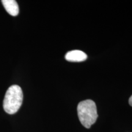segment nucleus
Segmentation results:
<instances>
[{
  "mask_svg": "<svg viewBox=\"0 0 132 132\" xmlns=\"http://www.w3.org/2000/svg\"><path fill=\"white\" fill-rule=\"evenodd\" d=\"M23 95L21 88L18 85L9 87L3 101V108L9 114H14L19 111L22 105Z\"/></svg>",
  "mask_w": 132,
  "mask_h": 132,
  "instance_id": "nucleus-1",
  "label": "nucleus"
},
{
  "mask_svg": "<svg viewBox=\"0 0 132 132\" xmlns=\"http://www.w3.org/2000/svg\"><path fill=\"white\" fill-rule=\"evenodd\" d=\"M87 54L81 50H72L67 52L65 58L67 61L70 62H81L87 59Z\"/></svg>",
  "mask_w": 132,
  "mask_h": 132,
  "instance_id": "nucleus-3",
  "label": "nucleus"
},
{
  "mask_svg": "<svg viewBox=\"0 0 132 132\" xmlns=\"http://www.w3.org/2000/svg\"><path fill=\"white\" fill-rule=\"evenodd\" d=\"M77 112L80 122L87 128H89L98 118L96 105L92 100H86L80 102L77 106Z\"/></svg>",
  "mask_w": 132,
  "mask_h": 132,
  "instance_id": "nucleus-2",
  "label": "nucleus"
},
{
  "mask_svg": "<svg viewBox=\"0 0 132 132\" xmlns=\"http://www.w3.org/2000/svg\"><path fill=\"white\" fill-rule=\"evenodd\" d=\"M129 104H130V106H132V95L130 97V98H129Z\"/></svg>",
  "mask_w": 132,
  "mask_h": 132,
  "instance_id": "nucleus-5",
  "label": "nucleus"
},
{
  "mask_svg": "<svg viewBox=\"0 0 132 132\" xmlns=\"http://www.w3.org/2000/svg\"><path fill=\"white\" fill-rule=\"evenodd\" d=\"M4 9L12 16H16L19 13V7L15 0H3L1 1Z\"/></svg>",
  "mask_w": 132,
  "mask_h": 132,
  "instance_id": "nucleus-4",
  "label": "nucleus"
}]
</instances>
